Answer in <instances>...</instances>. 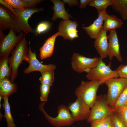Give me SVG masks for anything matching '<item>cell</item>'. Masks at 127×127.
<instances>
[{"label": "cell", "mask_w": 127, "mask_h": 127, "mask_svg": "<svg viewBox=\"0 0 127 127\" xmlns=\"http://www.w3.org/2000/svg\"><path fill=\"white\" fill-rule=\"evenodd\" d=\"M126 106L127 107V106Z\"/></svg>", "instance_id": "f35d334b"}, {"label": "cell", "mask_w": 127, "mask_h": 127, "mask_svg": "<svg viewBox=\"0 0 127 127\" xmlns=\"http://www.w3.org/2000/svg\"><path fill=\"white\" fill-rule=\"evenodd\" d=\"M104 119L95 120L91 121L90 123L91 127H103Z\"/></svg>", "instance_id": "e575fe53"}, {"label": "cell", "mask_w": 127, "mask_h": 127, "mask_svg": "<svg viewBox=\"0 0 127 127\" xmlns=\"http://www.w3.org/2000/svg\"><path fill=\"white\" fill-rule=\"evenodd\" d=\"M108 88L106 95L109 106L112 108L118 99L127 86V80L120 78H113L104 83Z\"/></svg>", "instance_id": "52a82bcc"}, {"label": "cell", "mask_w": 127, "mask_h": 127, "mask_svg": "<svg viewBox=\"0 0 127 127\" xmlns=\"http://www.w3.org/2000/svg\"><path fill=\"white\" fill-rule=\"evenodd\" d=\"M103 127H114L111 115L104 119Z\"/></svg>", "instance_id": "836d02e7"}, {"label": "cell", "mask_w": 127, "mask_h": 127, "mask_svg": "<svg viewBox=\"0 0 127 127\" xmlns=\"http://www.w3.org/2000/svg\"><path fill=\"white\" fill-rule=\"evenodd\" d=\"M126 60H127V58H126Z\"/></svg>", "instance_id": "74e56055"}, {"label": "cell", "mask_w": 127, "mask_h": 127, "mask_svg": "<svg viewBox=\"0 0 127 127\" xmlns=\"http://www.w3.org/2000/svg\"><path fill=\"white\" fill-rule=\"evenodd\" d=\"M67 107L75 122L87 120L90 116L91 108L79 97H77L74 102L70 103Z\"/></svg>", "instance_id": "30bf717a"}, {"label": "cell", "mask_w": 127, "mask_h": 127, "mask_svg": "<svg viewBox=\"0 0 127 127\" xmlns=\"http://www.w3.org/2000/svg\"><path fill=\"white\" fill-rule=\"evenodd\" d=\"M99 58H93L86 57L78 53H74L71 58V65L72 69L79 73H87L97 65Z\"/></svg>", "instance_id": "ba28073f"}, {"label": "cell", "mask_w": 127, "mask_h": 127, "mask_svg": "<svg viewBox=\"0 0 127 127\" xmlns=\"http://www.w3.org/2000/svg\"><path fill=\"white\" fill-rule=\"evenodd\" d=\"M91 0H80L79 8L81 9L84 8L88 4H89Z\"/></svg>", "instance_id": "8d00e7d4"}, {"label": "cell", "mask_w": 127, "mask_h": 127, "mask_svg": "<svg viewBox=\"0 0 127 127\" xmlns=\"http://www.w3.org/2000/svg\"><path fill=\"white\" fill-rule=\"evenodd\" d=\"M111 63L107 65L100 57L96 66L88 71L86 77L89 80L99 81L101 84L110 79L118 78L119 76L116 71L111 69Z\"/></svg>", "instance_id": "5b68a950"}, {"label": "cell", "mask_w": 127, "mask_h": 127, "mask_svg": "<svg viewBox=\"0 0 127 127\" xmlns=\"http://www.w3.org/2000/svg\"><path fill=\"white\" fill-rule=\"evenodd\" d=\"M59 36L58 32L48 38L43 46L40 48L39 56L41 60L49 58L53 55L55 40Z\"/></svg>", "instance_id": "e0dca14e"}, {"label": "cell", "mask_w": 127, "mask_h": 127, "mask_svg": "<svg viewBox=\"0 0 127 127\" xmlns=\"http://www.w3.org/2000/svg\"><path fill=\"white\" fill-rule=\"evenodd\" d=\"M114 127H126L118 113L114 111L111 115Z\"/></svg>", "instance_id": "f1b7e54d"}, {"label": "cell", "mask_w": 127, "mask_h": 127, "mask_svg": "<svg viewBox=\"0 0 127 127\" xmlns=\"http://www.w3.org/2000/svg\"><path fill=\"white\" fill-rule=\"evenodd\" d=\"M123 23L121 19L115 16L110 15L107 12L106 14L103 24V29L107 32L115 30L120 28Z\"/></svg>", "instance_id": "d6986e66"}, {"label": "cell", "mask_w": 127, "mask_h": 127, "mask_svg": "<svg viewBox=\"0 0 127 127\" xmlns=\"http://www.w3.org/2000/svg\"><path fill=\"white\" fill-rule=\"evenodd\" d=\"M24 4L25 8H35L38 4L44 0H22Z\"/></svg>", "instance_id": "1f68e13d"}, {"label": "cell", "mask_w": 127, "mask_h": 127, "mask_svg": "<svg viewBox=\"0 0 127 127\" xmlns=\"http://www.w3.org/2000/svg\"><path fill=\"white\" fill-rule=\"evenodd\" d=\"M8 97H2L4 103L2 106L4 111V114L3 116L5 119L7 123V127H16L11 114L10 106L8 100Z\"/></svg>", "instance_id": "7402d4cb"}, {"label": "cell", "mask_w": 127, "mask_h": 127, "mask_svg": "<svg viewBox=\"0 0 127 127\" xmlns=\"http://www.w3.org/2000/svg\"><path fill=\"white\" fill-rule=\"evenodd\" d=\"M4 1L13 8L22 10L25 8L24 4L22 0H4Z\"/></svg>", "instance_id": "f546056e"}, {"label": "cell", "mask_w": 127, "mask_h": 127, "mask_svg": "<svg viewBox=\"0 0 127 127\" xmlns=\"http://www.w3.org/2000/svg\"><path fill=\"white\" fill-rule=\"evenodd\" d=\"M88 122L93 120L103 119L111 115L115 111L109 105L106 95H101L97 96V99L91 108Z\"/></svg>", "instance_id": "8992f818"}, {"label": "cell", "mask_w": 127, "mask_h": 127, "mask_svg": "<svg viewBox=\"0 0 127 127\" xmlns=\"http://www.w3.org/2000/svg\"><path fill=\"white\" fill-rule=\"evenodd\" d=\"M17 87L9 78L5 77L0 80V95L2 97H8L16 91Z\"/></svg>", "instance_id": "ffe728a7"}, {"label": "cell", "mask_w": 127, "mask_h": 127, "mask_svg": "<svg viewBox=\"0 0 127 127\" xmlns=\"http://www.w3.org/2000/svg\"><path fill=\"white\" fill-rule=\"evenodd\" d=\"M116 70L119 77L127 80V65H120Z\"/></svg>", "instance_id": "4dcf8cb0"}, {"label": "cell", "mask_w": 127, "mask_h": 127, "mask_svg": "<svg viewBox=\"0 0 127 127\" xmlns=\"http://www.w3.org/2000/svg\"><path fill=\"white\" fill-rule=\"evenodd\" d=\"M52 24L48 21L41 22L37 25L34 32L36 35L45 33L50 29Z\"/></svg>", "instance_id": "4316f807"}, {"label": "cell", "mask_w": 127, "mask_h": 127, "mask_svg": "<svg viewBox=\"0 0 127 127\" xmlns=\"http://www.w3.org/2000/svg\"><path fill=\"white\" fill-rule=\"evenodd\" d=\"M8 58L7 57L0 58V80L5 77L10 78L12 76V70L8 65Z\"/></svg>", "instance_id": "603a6c76"}, {"label": "cell", "mask_w": 127, "mask_h": 127, "mask_svg": "<svg viewBox=\"0 0 127 127\" xmlns=\"http://www.w3.org/2000/svg\"><path fill=\"white\" fill-rule=\"evenodd\" d=\"M113 10L118 12L123 20H127V0H112Z\"/></svg>", "instance_id": "44dd1931"}, {"label": "cell", "mask_w": 127, "mask_h": 127, "mask_svg": "<svg viewBox=\"0 0 127 127\" xmlns=\"http://www.w3.org/2000/svg\"><path fill=\"white\" fill-rule=\"evenodd\" d=\"M101 82L95 80L82 81L75 89L74 93L83 100L91 108L97 97V92Z\"/></svg>", "instance_id": "3957f363"}, {"label": "cell", "mask_w": 127, "mask_h": 127, "mask_svg": "<svg viewBox=\"0 0 127 127\" xmlns=\"http://www.w3.org/2000/svg\"><path fill=\"white\" fill-rule=\"evenodd\" d=\"M106 10L98 12V17L93 23L89 26L82 28L92 39H95L103 27V22L106 13Z\"/></svg>", "instance_id": "2e32d148"}, {"label": "cell", "mask_w": 127, "mask_h": 127, "mask_svg": "<svg viewBox=\"0 0 127 127\" xmlns=\"http://www.w3.org/2000/svg\"><path fill=\"white\" fill-rule=\"evenodd\" d=\"M107 32L102 27L94 42V46L103 60L107 56L108 42Z\"/></svg>", "instance_id": "9a60e30c"}, {"label": "cell", "mask_w": 127, "mask_h": 127, "mask_svg": "<svg viewBox=\"0 0 127 127\" xmlns=\"http://www.w3.org/2000/svg\"><path fill=\"white\" fill-rule=\"evenodd\" d=\"M54 70H51L41 72V76L39 78L41 84L52 86L54 80Z\"/></svg>", "instance_id": "cb8c5ba5"}, {"label": "cell", "mask_w": 127, "mask_h": 127, "mask_svg": "<svg viewBox=\"0 0 127 127\" xmlns=\"http://www.w3.org/2000/svg\"><path fill=\"white\" fill-rule=\"evenodd\" d=\"M108 37L107 56L109 60H111L115 57L119 61L122 62L123 58L120 53V45L116 30L110 32Z\"/></svg>", "instance_id": "4fadbf2b"}, {"label": "cell", "mask_w": 127, "mask_h": 127, "mask_svg": "<svg viewBox=\"0 0 127 127\" xmlns=\"http://www.w3.org/2000/svg\"><path fill=\"white\" fill-rule=\"evenodd\" d=\"M127 105V86L121 94L112 108L117 111L126 106Z\"/></svg>", "instance_id": "484cf974"}, {"label": "cell", "mask_w": 127, "mask_h": 127, "mask_svg": "<svg viewBox=\"0 0 127 127\" xmlns=\"http://www.w3.org/2000/svg\"><path fill=\"white\" fill-rule=\"evenodd\" d=\"M113 4L112 0H92L88 5L95 7L98 12L106 10L108 7Z\"/></svg>", "instance_id": "d4e9b609"}, {"label": "cell", "mask_w": 127, "mask_h": 127, "mask_svg": "<svg viewBox=\"0 0 127 127\" xmlns=\"http://www.w3.org/2000/svg\"><path fill=\"white\" fill-rule=\"evenodd\" d=\"M116 111L119 114L126 127H127V107Z\"/></svg>", "instance_id": "d6a6232c"}, {"label": "cell", "mask_w": 127, "mask_h": 127, "mask_svg": "<svg viewBox=\"0 0 127 127\" xmlns=\"http://www.w3.org/2000/svg\"><path fill=\"white\" fill-rule=\"evenodd\" d=\"M78 25L76 21H72L69 20H61L58 27L59 36L62 37L64 40L71 41L79 37L77 30Z\"/></svg>", "instance_id": "7c38bea8"}, {"label": "cell", "mask_w": 127, "mask_h": 127, "mask_svg": "<svg viewBox=\"0 0 127 127\" xmlns=\"http://www.w3.org/2000/svg\"><path fill=\"white\" fill-rule=\"evenodd\" d=\"M16 32L12 28L7 35L0 38V57H9L12 50L23 38L24 34L21 32L17 36Z\"/></svg>", "instance_id": "9c48e42d"}, {"label": "cell", "mask_w": 127, "mask_h": 127, "mask_svg": "<svg viewBox=\"0 0 127 127\" xmlns=\"http://www.w3.org/2000/svg\"><path fill=\"white\" fill-rule=\"evenodd\" d=\"M42 8H25L19 10L11 8L10 9L16 17L15 23L13 28L16 32L20 33L22 31L26 33H33L34 30L28 23V19L33 14L43 10Z\"/></svg>", "instance_id": "277c9868"}, {"label": "cell", "mask_w": 127, "mask_h": 127, "mask_svg": "<svg viewBox=\"0 0 127 127\" xmlns=\"http://www.w3.org/2000/svg\"><path fill=\"white\" fill-rule=\"evenodd\" d=\"M16 46L15 48L12 53V55L8 60L9 66L11 69L12 75L10 80L12 82L17 77L18 69L20 65L22 63L23 61L28 63V43L25 36Z\"/></svg>", "instance_id": "6da1fadb"}, {"label": "cell", "mask_w": 127, "mask_h": 127, "mask_svg": "<svg viewBox=\"0 0 127 127\" xmlns=\"http://www.w3.org/2000/svg\"><path fill=\"white\" fill-rule=\"evenodd\" d=\"M63 1L65 3L67 4L70 7L72 6L79 5V2L77 0H63Z\"/></svg>", "instance_id": "d590c367"}, {"label": "cell", "mask_w": 127, "mask_h": 127, "mask_svg": "<svg viewBox=\"0 0 127 127\" xmlns=\"http://www.w3.org/2000/svg\"><path fill=\"white\" fill-rule=\"evenodd\" d=\"M28 56L29 65L23 71L25 74H29L34 71H38L41 73L48 70H55L56 68V66L53 64L45 65L41 63L37 58L35 52H32L30 45L28 49Z\"/></svg>", "instance_id": "8fae6325"}, {"label": "cell", "mask_w": 127, "mask_h": 127, "mask_svg": "<svg viewBox=\"0 0 127 127\" xmlns=\"http://www.w3.org/2000/svg\"><path fill=\"white\" fill-rule=\"evenodd\" d=\"M16 20L15 15L6 6L0 5V30L13 28Z\"/></svg>", "instance_id": "5bb4252c"}, {"label": "cell", "mask_w": 127, "mask_h": 127, "mask_svg": "<svg viewBox=\"0 0 127 127\" xmlns=\"http://www.w3.org/2000/svg\"><path fill=\"white\" fill-rule=\"evenodd\" d=\"M46 103L42 102L40 103L39 108L45 119L51 125L55 127L69 126L75 122L67 107L63 104L58 106L57 116L53 117L48 114L44 109V106Z\"/></svg>", "instance_id": "7a4b0ae2"}, {"label": "cell", "mask_w": 127, "mask_h": 127, "mask_svg": "<svg viewBox=\"0 0 127 127\" xmlns=\"http://www.w3.org/2000/svg\"><path fill=\"white\" fill-rule=\"evenodd\" d=\"M50 87L46 84H41L40 90V99L41 101L46 102L47 101L50 91Z\"/></svg>", "instance_id": "83f0119b"}, {"label": "cell", "mask_w": 127, "mask_h": 127, "mask_svg": "<svg viewBox=\"0 0 127 127\" xmlns=\"http://www.w3.org/2000/svg\"><path fill=\"white\" fill-rule=\"evenodd\" d=\"M54 6L52 8L54 12L52 20L53 21L58 18L62 19L64 20L69 19V18H72L71 16L66 11L64 7L65 3L63 1L60 0H51Z\"/></svg>", "instance_id": "ac0fdd59"}]
</instances>
